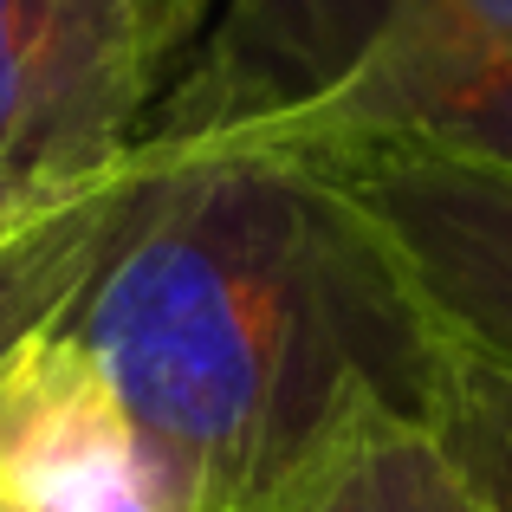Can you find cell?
<instances>
[{
	"label": "cell",
	"mask_w": 512,
	"mask_h": 512,
	"mask_svg": "<svg viewBox=\"0 0 512 512\" xmlns=\"http://www.w3.org/2000/svg\"><path fill=\"white\" fill-rule=\"evenodd\" d=\"M169 78L150 0H0V221L117 175Z\"/></svg>",
	"instance_id": "3"
},
{
	"label": "cell",
	"mask_w": 512,
	"mask_h": 512,
	"mask_svg": "<svg viewBox=\"0 0 512 512\" xmlns=\"http://www.w3.org/2000/svg\"><path fill=\"white\" fill-rule=\"evenodd\" d=\"M150 13H156V26H163V46L175 52V65H182L188 46L201 39V26H208L214 0H150Z\"/></svg>",
	"instance_id": "10"
},
{
	"label": "cell",
	"mask_w": 512,
	"mask_h": 512,
	"mask_svg": "<svg viewBox=\"0 0 512 512\" xmlns=\"http://www.w3.org/2000/svg\"><path fill=\"white\" fill-rule=\"evenodd\" d=\"M344 182L454 363L512 383V175L409 143L305 150Z\"/></svg>",
	"instance_id": "4"
},
{
	"label": "cell",
	"mask_w": 512,
	"mask_h": 512,
	"mask_svg": "<svg viewBox=\"0 0 512 512\" xmlns=\"http://www.w3.org/2000/svg\"><path fill=\"white\" fill-rule=\"evenodd\" d=\"M7 227H13V221H0V234H7Z\"/></svg>",
	"instance_id": "12"
},
{
	"label": "cell",
	"mask_w": 512,
	"mask_h": 512,
	"mask_svg": "<svg viewBox=\"0 0 512 512\" xmlns=\"http://www.w3.org/2000/svg\"><path fill=\"white\" fill-rule=\"evenodd\" d=\"M104 512H163V506H156V493H150V487H143V480H130V487H124V493H117V500H111V506H104Z\"/></svg>",
	"instance_id": "11"
},
{
	"label": "cell",
	"mask_w": 512,
	"mask_h": 512,
	"mask_svg": "<svg viewBox=\"0 0 512 512\" xmlns=\"http://www.w3.org/2000/svg\"><path fill=\"white\" fill-rule=\"evenodd\" d=\"M91 350L163 512H253L357 422H428L448 350L402 266L305 150H137L85 286Z\"/></svg>",
	"instance_id": "1"
},
{
	"label": "cell",
	"mask_w": 512,
	"mask_h": 512,
	"mask_svg": "<svg viewBox=\"0 0 512 512\" xmlns=\"http://www.w3.org/2000/svg\"><path fill=\"white\" fill-rule=\"evenodd\" d=\"M512 46V0H214L137 150L247 143L402 52Z\"/></svg>",
	"instance_id": "2"
},
{
	"label": "cell",
	"mask_w": 512,
	"mask_h": 512,
	"mask_svg": "<svg viewBox=\"0 0 512 512\" xmlns=\"http://www.w3.org/2000/svg\"><path fill=\"white\" fill-rule=\"evenodd\" d=\"M247 143H273V150L409 143L512 175V46L402 52L331 85L318 104Z\"/></svg>",
	"instance_id": "6"
},
{
	"label": "cell",
	"mask_w": 512,
	"mask_h": 512,
	"mask_svg": "<svg viewBox=\"0 0 512 512\" xmlns=\"http://www.w3.org/2000/svg\"><path fill=\"white\" fill-rule=\"evenodd\" d=\"M253 512H480L428 422H357Z\"/></svg>",
	"instance_id": "7"
},
{
	"label": "cell",
	"mask_w": 512,
	"mask_h": 512,
	"mask_svg": "<svg viewBox=\"0 0 512 512\" xmlns=\"http://www.w3.org/2000/svg\"><path fill=\"white\" fill-rule=\"evenodd\" d=\"M435 441L448 448L454 474L467 480L480 512H512V383L474 363H454L441 376L435 415H428Z\"/></svg>",
	"instance_id": "9"
},
{
	"label": "cell",
	"mask_w": 512,
	"mask_h": 512,
	"mask_svg": "<svg viewBox=\"0 0 512 512\" xmlns=\"http://www.w3.org/2000/svg\"><path fill=\"white\" fill-rule=\"evenodd\" d=\"M143 480L104 370L59 325L0 357V512H104Z\"/></svg>",
	"instance_id": "5"
},
{
	"label": "cell",
	"mask_w": 512,
	"mask_h": 512,
	"mask_svg": "<svg viewBox=\"0 0 512 512\" xmlns=\"http://www.w3.org/2000/svg\"><path fill=\"white\" fill-rule=\"evenodd\" d=\"M130 169H137V156L117 175H104L98 188L26 214L0 234V357L20 338H33L39 325H52L65 299L85 286V273L98 266L104 240L117 227V208L130 195Z\"/></svg>",
	"instance_id": "8"
}]
</instances>
